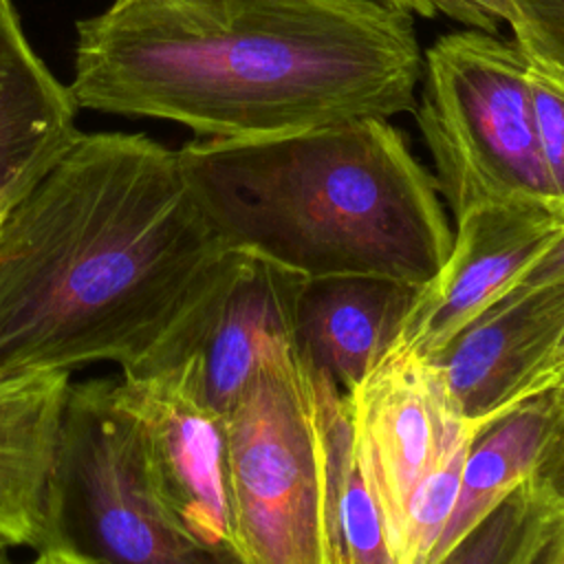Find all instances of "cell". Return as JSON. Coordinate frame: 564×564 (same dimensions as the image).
Masks as SVG:
<instances>
[{
  "mask_svg": "<svg viewBox=\"0 0 564 564\" xmlns=\"http://www.w3.org/2000/svg\"><path fill=\"white\" fill-rule=\"evenodd\" d=\"M412 15L381 0H115L77 22L75 104L256 139L414 110Z\"/></svg>",
  "mask_w": 564,
  "mask_h": 564,
  "instance_id": "obj_1",
  "label": "cell"
},
{
  "mask_svg": "<svg viewBox=\"0 0 564 564\" xmlns=\"http://www.w3.org/2000/svg\"><path fill=\"white\" fill-rule=\"evenodd\" d=\"M220 249L176 150L79 132L0 225V375L134 366Z\"/></svg>",
  "mask_w": 564,
  "mask_h": 564,
  "instance_id": "obj_2",
  "label": "cell"
},
{
  "mask_svg": "<svg viewBox=\"0 0 564 564\" xmlns=\"http://www.w3.org/2000/svg\"><path fill=\"white\" fill-rule=\"evenodd\" d=\"M176 154L225 249L304 278L377 275L416 286L449 256L454 231L434 176L388 119L194 141Z\"/></svg>",
  "mask_w": 564,
  "mask_h": 564,
  "instance_id": "obj_3",
  "label": "cell"
},
{
  "mask_svg": "<svg viewBox=\"0 0 564 564\" xmlns=\"http://www.w3.org/2000/svg\"><path fill=\"white\" fill-rule=\"evenodd\" d=\"M236 551L242 564H344L313 366L295 337L262 346L225 414Z\"/></svg>",
  "mask_w": 564,
  "mask_h": 564,
  "instance_id": "obj_4",
  "label": "cell"
},
{
  "mask_svg": "<svg viewBox=\"0 0 564 564\" xmlns=\"http://www.w3.org/2000/svg\"><path fill=\"white\" fill-rule=\"evenodd\" d=\"M423 73L416 121L454 218L482 203H527L564 216L520 46L476 29L447 33L427 48Z\"/></svg>",
  "mask_w": 564,
  "mask_h": 564,
  "instance_id": "obj_5",
  "label": "cell"
},
{
  "mask_svg": "<svg viewBox=\"0 0 564 564\" xmlns=\"http://www.w3.org/2000/svg\"><path fill=\"white\" fill-rule=\"evenodd\" d=\"M51 538L95 564H242L196 544L170 518L106 377L70 386Z\"/></svg>",
  "mask_w": 564,
  "mask_h": 564,
  "instance_id": "obj_6",
  "label": "cell"
},
{
  "mask_svg": "<svg viewBox=\"0 0 564 564\" xmlns=\"http://www.w3.org/2000/svg\"><path fill=\"white\" fill-rule=\"evenodd\" d=\"M112 388L137 427L150 482L170 518L196 544L240 562L225 416L207 403L196 364L128 368Z\"/></svg>",
  "mask_w": 564,
  "mask_h": 564,
  "instance_id": "obj_7",
  "label": "cell"
},
{
  "mask_svg": "<svg viewBox=\"0 0 564 564\" xmlns=\"http://www.w3.org/2000/svg\"><path fill=\"white\" fill-rule=\"evenodd\" d=\"M306 280L258 253L223 247L159 341L130 368L194 361L207 403L225 416L247 386L262 346L295 337Z\"/></svg>",
  "mask_w": 564,
  "mask_h": 564,
  "instance_id": "obj_8",
  "label": "cell"
},
{
  "mask_svg": "<svg viewBox=\"0 0 564 564\" xmlns=\"http://www.w3.org/2000/svg\"><path fill=\"white\" fill-rule=\"evenodd\" d=\"M357 465L381 511L394 557L405 511L425 474L471 427L427 357L394 341L346 394Z\"/></svg>",
  "mask_w": 564,
  "mask_h": 564,
  "instance_id": "obj_9",
  "label": "cell"
},
{
  "mask_svg": "<svg viewBox=\"0 0 564 564\" xmlns=\"http://www.w3.org/2000/svg\"><path fill=\"white\" fill-rule=\"evenodd\" d=\"M564 216L527 203H482L456 218L452 249L419 286L397 341L430 357L498 302L562 234Z\"/></svg>",
  "mask_w": 564,
  "mask_h": 564,
  "instance_id": "obj_10",
  "label": "cell"
},
{
  "mask_svg": "<svg viewBox=\"0 0 564 564\" xmlns=\"http://www.w3.org/2000/svg\"><path fill=\"white\" fill-rule=\"evenodd\" d=\"M562 333L564 282H555L482 311L427 359L463 419L487 423L509 405Z\"/></svg>",
  "mask_w": 564,
  "mask_h": 564,
  "instance_id": "obj_11",
  "label": "cell"
},
{
  "mask_svg": "<svg viewBox=\"0 0 564 564\" xmlns=\"http://www.w3.org/2000/svg\"><path fill=\"white\" fill-rule=\"evenodd\" d=\"M70 372L0 375V542L40 551L51 544L55 471Z\"/></svg>",
  "mask_w": 564,
  "mask_h": 564,
  "instance_id": "obj_12",
  "label": "cell"
},
{
  "mask_svg": "<svg viewBox=\"0 0 564 564\" xmlns=\"http://www.w3.org/2000/svg\"><path fill=\"white\" fill-rule=\"evenodd\" d=\"M416 291L377 275L308 278L295 319L302 357L352 392L397 341Z\"/></svg>",
  "mask_w": 564,
  "mask_h": 564,
  "instance_id": "obj_13",
  "label": "cell"
},
{
  "mask_svg": "<svg viewBox=\"0 0 564 564\" xmlns=\"http://www.w3.org/2000/svg\"><path fill=\"white\" fill-rule=\"evenodd\" d=\"M75 97L29 46L0 0V200L11 209L77 139Z\"/></svg>",
  "mask_w": 564,
  "mask_h": 564,
  "instance_id": "obj_14",
  "label": "cell"
},
{
  "mask_svg": "<svg viewBox=\"0 0 564 564\" xmlns=\"http://www.w3.org/2000/svg\"><path fill=\"white\" fill-rule=\"evenodd\" d=\"M553 421L551 390L520 399L489 419L471 441L447 527L430 557L438 564L502 500L531 478Z\"/></svg>",
  "mask_w": 564,
  "mask_h": 564,
  "instance_id": "obj_15",
  "label": "cell"
},
{
  "mask_svg": "<svg viewBox=\"0 0 564 564\" xmlns=\"http://www.w3.org/2000/svg\"><path fill=\"white\" fill-rule=\"evenodd\" d=\"M315 379L324 416L335 531L344 564H394L381 511L355 458L346 392L319 370H315Z\"/></svg>",
  "mask_w": 564,
  "mask_h": 564,
  "instance_id": "obj_16",
  "label": "cell"
},
{
  "mask_svg": "<svg viewBox=\"0 0 564 564\" xmlns=\"http://www.w3.org/2000/svg\"><path fill=\"white\" fill-rule=\"evenodd\" d=\"M557 513V505L524 480L438 564H527Z\"/></svg>",
  "mask_w": 564,
  "mask_h": 564,
  "instance_id": "obj_17",
  "label": "cell"
},
{
  "mask_svg": "<svg viewBox=\"0 0 564 564\" xmlns=\"http://www.w3.org/2000/svg\"><path fill=\"white\" fill-rule=\"evenodd\" d=\"M482 427V425H480ZM480 427L465 432L447 454L425 474L416 491L412 494L405 511L403 531L394 549V564H430V557L447 527L454 511L460 471Z\"/></svg>",
  "mask_w": 564,
  "mask_h": 564,
  "instance_id": "obj_18",
  "label": "cell"
},
{
  "mask_svg": "<svg viewBox=\"0 0 564 564\" xmlns=\"http://www.w3.org/2000/svg\"><path fill=\"white\" fill-rule=\"evenodd\" d=\"M513 42L527 59L564 79V0H509Z\"/></svg>",
  "mask_w": 564,
  "mask_h": 564,
  "instance_id": "obj_19",
  "label": "cell"
},
{
  "mask_svg": "<svg viewBox=\"0 0 564 564\" xmlns=\"http://www.w3.org/2000/svg\"><path fill=\"white\" fill-rule=\"evenodd\" d=\"M529 86L544 165L564 214V79L529 62Z\"/></svg>",
  "mask_w": 564,
  "mask_h": 564,
  "instance_id": "obj_20",
  "label": "cell"
},
{
  "mask_svg": "<svg viewBox=\"0 0 564 564\" xmlns=\"http://www.w3.org/2000/svg\"><path fill=\"white\" fill-rule=\"evenodd\" d=\"M383 4L419 18L445 15L458 24L476 31L498 33L502 24L511 20L509 0H381Z\"/></svg>",
  "mask_w": 564,
  "mask_h": 564,
  "instance_id": "obj_21",
  "label": "cell"
},
{
  "mask_svg": "<svg viewBox=\"0 0 564 564\" xmlns=\"http://www.w3.org/2000/svg\"><path fill=\"white\" fill-rule=\"evenodd\" d=\"M553 399V421L544 449L533 467L531 482L564 509V388H546Z\"/></svg>",
  "mask_w": 564,
  "mask_h": 564,
  "instance_id": "obj_22",
  "label": "cell"
},
{
  "mask_svg": "<svg viewBox=\"0 0 564 564\" xmlns=\"http://www.w3.org/2000/svg\"><path fill=\"white\" fill-rule=\"evenodd\" d=\"M555 282H564V229L562 234L546 247V251L509 286V291L494 302L489 308H500L509 302H513L516 297L531 293L540 286L546 284H555Z\"/></svg>",
  "mask_w": 564,
  "mask_h": 564,
  "instance_id": "obj_23",
  "label": "cell"
},
{
  "mask_svg": "<svg viewBox=\"0 0 564 564\" xmlns=\"http://www.w3.org/2000/svg\"><path fill=\"white\" fill-rule=\"evenodd\" d=\"M560 372H564V333L562 337L557 339V344L551 348V352L546 355V359L535 368V372L529 377V381L518 390V394L509 401L507 408H511L513 403H518L520 399H527V397H533L538 392H542ZM505 408V410H507ZM500 414V412H498Z\"/></svg>",
  "mask_w": 564,
  "mask_h": 564,
  "instance_id": "obj_24",
  "label": "cell"
},
{
  "mask_svg": "<svg viewBox=\"0 0 564 564\" xmlns=\"http://www.w3.org/2000/svg\"><path fill=\"white\" fill-rule=\"evenodd\" d=\"M527 564H564V509Z\"/></svg>",
  "mask_w": 564,
  "mask_h": 564,
  "instance_id": "obj_25",
  "label": "cell"
},
{
  "mask_svg": "<svg viewBox=\"0 0 564 564\" xmlns=\"http://www.w3.org/2000/svg\"><path fill=\"white\" fill-rule=\"evenodd\" d=\"M9 551H11V549H4V551H0V564H15V562L11 560V555H9Z\"/></svg>",
  "mask_w": 564,
  "mask_h": 564,
  "instance_id": "obj_26",
  "label": "cell"
},
{
  "mask_svg": "<svg viewBox=\"0 0 564 564\" xmlns=\"http://www.w3.org/2000/svg\"><path fill=\"white\" fill-rule=\"evenodd\" d=\"M7 212H9L7 205L0 200V225H2V220H4V216H7Z\"/></svg>",
  "mask_w": 564,
  "mask_h": 564,
  "instance_id": "obj_27",
  "label": "cell"
},
{
  "mask_svg": "<svg viewBox=\"0 0 564 564\" xmlns=\"http://www.w3.org/2000/svg\"><path fill=\"white\" fill-rule=\"evenodd\" d=\"M4 549H11V546H7L4 542H0V551H4Z\"/></svg>",
  "mask_w": 564,
  "mask_h": 564,
  "instance_id": "obj_28",
  "label": "cell"
}]
</instances>
